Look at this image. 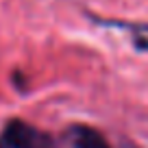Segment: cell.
I'll return each mask as SVG.
<instances>
[{
  "label": "cell",
  "instance_id": "cell-1",
  "mask_svg": "<svg viewBox=\"0 0 148 148\" xmlns=\"http://www.w3.org/2000/svg\"><path fill=\"white\" fill-rule=\"evenodd\" d=\"M0 148H55V142L42 129L15 118L0 133Z\"/></svg>",
  "mask_w": 148,
  "mask_h": 148
},
{
  "label": "cell",
  "instance_id": "cell-2",
  "mask_svg": "<svg viewBox=\"0 0 148 148\" xmlns=\"http://www.w3.org/2000/svg\"><path fill=\"white\" fill-rule=\"evenodd\" d=\"M68 142L72 148H111L107 139L98 133L96 129L85 124H74L68 129Z\"/></svg>",
  "mask_w": 148,
  "mask_h": 148
}]
</instances>
